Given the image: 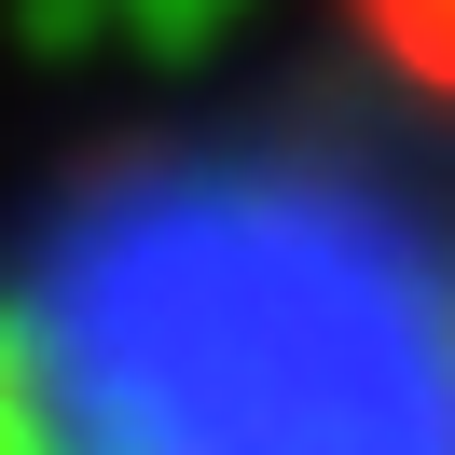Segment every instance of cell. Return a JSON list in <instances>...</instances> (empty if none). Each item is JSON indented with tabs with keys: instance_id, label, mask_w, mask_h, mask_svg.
Listing matches in <instances>:
<instances>
[{
	"instance_id": "obj_1",
	"label": "cell",
	"mask_w": 455,
	"mask_h": 455,
	"mask_svg": "<svg viewBox=\"0 0 455 455\" xmlns=\"http://www.w3.org/2000/svg\"><path fill=\"white\" fill-rule=\"evenodd\" d=\"M345 28H359L414 97H455V0H345Z\"/></svg>"
}]
</instances>
